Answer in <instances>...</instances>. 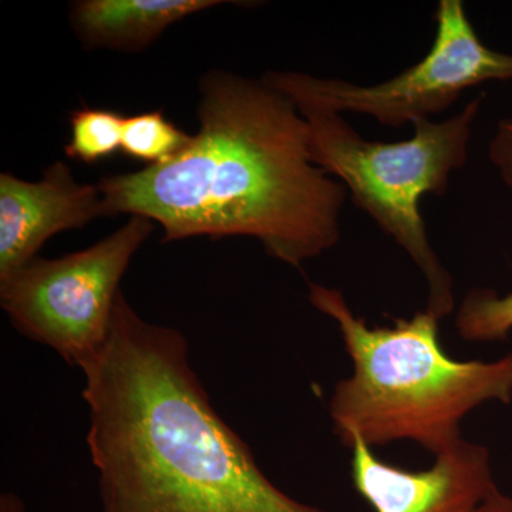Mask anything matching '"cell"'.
<instances>
[{
    "label": "cell",
    "instance_id": "1",
    "mask_svg": "<svg viewBox=\"0 0 512 512\" xmlns=\"http://www.w3.org/2000/svg\"><path fill=\"white\" fill-rule=\"evenodd\" d=\"M198 133L171 163L97 183L104 217L140 215L163 242L251 237L302 268L339 244L345 185L313 164L308 121L264 79L211 70L200 80Z\"/></svg>",
    "mask_w": 512,
    "mask_h": 512
},
{
    "label": "cell",
    "instance_id": "2",
    "mask_svg": "<svg viewBox=\"0 0 512 512\" xmlns=\"http://www.w3.org/2000/svg\"><path fill=\"white\" fill-rule=\"evenodd\" d=\"M103 512H332L276 487L212 406L180 330L123 292L109 338L80 367Z\"/></svg>",
    "mask_w": 512,
    "mask_h": 512
},
{
    "label": "cell",
    "instance_id": "3",
    "mask_svg": "<svg viewBox=\"0 0 512 512\" xmlns=\"http://www.w3.org/2000/svg\"><path fill=\"white\" fill-rule=\"evenodd\" d=\"M309 301L336 323L353 363L329 402L343 446L413 441L436 457L464 440L468 414L485 403L512 402V352L494 360L448 356L441 319L427 309L370 326L339 289L309 282Z\"/></svg>",
    "mask_w": 512,
    "mask_h": 512
},
{
    "label": "cell",
    "instance_id": "4",
    "mask_svg": "<svg viewBox=\"0 0 512 512\" xmlns=\"http://www.w3.org/2000/svg\"><path fill=\"white\" fill-rule=\"evenodd\" d=\"M483 100L480 94L444 121H414L413 136L399 143L366 140L343 114L298 109L308 121L313 164L345 185L353 204L410 256L426 279V309L440 319L454 311V281L431 247L420 202L446 194L451 175L466 165Z\"/></svg>",
    "mask_w": 512,
    "mask_h": 512
},
{
    "label": "cell",
    "instance_id": "5",
    "mask_svg": "<svg viewBox=\"0 0 512 512\" xmlns=\"http://www.w3.org/2000/svg\"><path fill=\"white\" fill-rule=\"evenodd\" d=\"M153 229L154 221L133 215L92 247L36 256L0 276V305L13 328L80 369L109 338L121 279Z\"/></svg>",
    "mask_w": 512,
    "mask_h": 512
},
{
    "label": "cell",
    "instance_id": "6",
    "mask_svg": "<svg viewBox=\"0 0 512 512\" xmlns=\"http://www.w3.org/2000/svg\"><path fill=\"white\" fill-rule=\"evenodd\" d=\"M434 20L429 53L386 82L355 84L298 72H268L262 79L298 109L365 114L396 128L443 113L480 84L512 80V55L481 42L461 0H441Z\"/></svg>",
    "mask_w": 512,
    "mask_h": 512
},
{
    "label": "cell",
    "instance_id": "7",
    "mask_svg": "<svg viewBox=\"0 0 512 512\" xmlns=\"http://www.w3.org/2000/svg\"><path fill=\"white\" fill-rule=\"evenodd\" d=\"M349 448L353 487L375 512H476L498 487L490 450L471 441H460L417 471L387 463L360 441Z\"/></svg>",
    "mask_w": 512,
    "mask_h": 512
},
{
    "label": "cell",
    "instance_id": "8",
    "mask_svg": "<svg viewBox=\"0 0 512 512\" xmlns=\"http://www.w3.org/2000/svg\"><path fill=\"white\" fill-rule=\"evenodd\" d=\"M104 217L97 185L77 183L69 165L56 161L37 183L0 174V276L36 258L47 239Z\"/></svg>",
    "mask_w": 512,
    "mask_h": 512
},
{
    "label": "cell",
    "instance_id": "9",
    "mask_svg": "<svg viewBox=\"0 0 512 512\" xmlns=\"http://www.w3.org/2000/svg\"><path fill=\"white\" fill-rule=\"evenodd\" d=\"M221 0H80L70 23L87 49L141 52L188 16L224 5Z\"/></svg>",
    "mask_w": 512,
    "mask_h": 512
},
{
    "label": "cell",
    "instance_id": "10",
    "mask_svg": "<svg viewBox=\"0 0 512 512\" xmlns=\"http://www.w3.org/2000/svg\"><path fill=\"white\" fill-rule=\"evenodd\" d=\"M192 138L163 111H148L124 119L121 153L146 167H157L180 157L191 146Z\"/></svg>",
    "mask_w": 512,
    "mask_h": 512
},
{
    "label": "cell",
    "instance_id": "11",
    "mask_svg": "<svg viewBox=\"0 0 512 512\" xmlns=\"http://www.w3.org/2000/svg\"><path fill=\"white\" fill-rule=\"evenodd\" d=\"M117 111L83 106L70 114V138L64 151L72 160L96 164L121 151L123 123Z\"/></svg>",
    "mask_w": 512,
    "mask_h": 512
},
{
    "label": "cell",
    "instance_id": "12",
    "mask_svg": "<svg viewBox=\"0 0 512 512\" xmlns=\"http://www.w3.org/2000/svg\"><path fill=\"white\" fill-rule=\"evenodd\" d=\"M456 329L467 342H500L512 332V292L471 289L460 303Z\"/></svg>",
    "mask_w": 512,
    "mask_h": 512
},
{
    "label": "cell",
    "instance_id": "13",
    "mask_svg": "<svg viewBox=\"0 0 512 512\" xmlns=\"http://www.w3.org/2000/svg\"><path fill=\"white\" fill-rule=\"evenodd\" d=\"M488 158L512 192V117L498 121L488 144Z\"/></svg>",
    "mask_w": 512,
    "mask_h": 512
},
{
    "label": "cell",
    "instance_id": "14",
    "mask_svg": "<svg viewBox=\"0 0 512 512\" xmlns=\"http://www.w3.org/2000/svg\"><path fill=\"white\" fill-rule=\"evenodd\" d=\"M476 512H512V497L497 487L485 498Z\"/></svg>",
    "mask_w": 512,
    "mask_h": 512
},
{
    "label": "cell",
    "instance_id": "15",
    "mask_svg": "<svg viewBox=\"0 0 512 512\" xmlns=\"http://www.w3.org/2000/svg\"><path fill=\"white\" fill-rule=\"evenodd\" d=\"M0 512H26V508L18 495L3 493L0 497Z\"/></svg>",
    "mask_w": 512,
    "mask_h": 512
}]
</instances>
